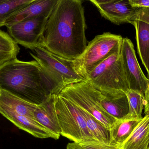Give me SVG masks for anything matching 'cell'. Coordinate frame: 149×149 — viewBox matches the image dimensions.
<instances>
[{
	"mask_svg": "<svg viewBox=\"0 0 149 149\" xmlns=\"http://www.w3.org/2000/svg\"><path fill=\"white\" fill-rule=\"evenodd\" d=\"M86 28L81 1L58 0L48 18L39 45L60 57L74 60L87 45Z\"/></svg>",
	"mask_w": 149,
	"mask_h": 149,
	"instance_id": "cell-1",
	"label": "cell"
},
{
	"mask_svg": "<svg viewBox=\"0 0 149 149\" xmlns=\"http://www.w3.org/2000/svg\"><path fill=\"white\" fill-rule=\"evenodd\" d=\"M1 90L37 105L53 95L49 80L35 60L26 62L16 58L0 66Z\"/></svg>",
	"mask_w": 149,
	"mask_h": 149,
	"instance_id": "cell-2",
	"label": "cell"
},
{
	"mask_svg": "<svg viewBox=\"0 0 149 149\" xmlns=\"http://www.w3.org/2000/svg\"><path fill=\"white\" fill-rule=\"evenodd\" d=\"M30 52L40 65L51 84L53 95H57L71 84L86 81L75 71L74 60L67 59L48 51L41 45L34 47Z\"/></svg>",
	"mask_w": 149,
	"mask_h": 149,
	"instance_id": "cell-3",
	"label": "cell"
},
{
	"mask_svg": "<svg viewBox=\"0 0 149 149\" xmlns=\"http://www.w3.org/2000/svg\"><path fill=\"white\" fill-rule=\"evenodd\" d=\"M123 38L104 32L97 35L88 43L82 54L74 60L75 71L86 80L99 64L116 52H120Z\"/></svg>",
	"mask_w": 149,
	"mask_h": 149,
	"instance_id": "cell-4",
	"label": "cell"
},
{
	"mask_svg": "<svg viewBox=\"0 0 149 149\" xmlns=\"http://www.w3.org/2000/svg\"><path fill=\"white\" fill-rule=\"evenodd\" d=\"M58 95L89 113L109 129L118 120L103 109L101 104L102 94L88 81L71 84Z\"/></svg>",
	"mask_w": 149,
	"mask_h": 149,
	"instance_id": "cell-5",
	"label": "cell"
},
{
	"mask_svg": "<svg viewBox=\"0 0 149 149\" xmlns=\"http://www.w3.org/2000/svg\"><path fill=\"white\" fill-rule=\"evenodd\" d=\"M120 52L106 59L90 73L86 81L100 92H122L130 90L121 60Z\"/></svg>",
	"mask_w": 149,
	"mask_h": 149,
	"instance_id": "cell-6",
	"label": "cell"
},
{
	"mask_svg": "<svg viewBox=\"0 0 149 149\" xmlns=\"http://www.w3.org/2000/svg\"><path fill=\"white\" fill-rule=\"evenodd\" d=\"M56 109L61 135L78 143L96 141L88 129L86 120L78 106L58 95Z\"/></svg>",
	"mask_w": 149,
	"mask_h": 149,
	"instance_id": "cell-7",
	"label": "cell"
},
{
	"mask_svg": "<svg viewBox=\"0 0 149 149\" xmlns=\"http://www.w3.org/2000/svg\"><path fill=\"white\" fill-rule=\"evenodd\" d=\"M49 17L40 16L6 26L9 35L17 44L32 50L40 45Z\"/></svg>",
	"mask_w": 149,
	"mask_h": 149,
	"instance_id": "cell-8",
	"label": "cell"
},
{
	"mask_svg": "<svg viewBox=\"0 0 149 149\" xmlns=\"http://www.w3.org/2000/svg\"><path fill=\"white\" fill-rule=\"evenodd\" d=\"M120 55L130 89L137 91L144 95L149 85V79L141 69L134 44L127 38L123 39Z\"/></svg>",
	"mask_w": 149,
	"mask_h": 149,
	"instance_id": "cell-9",
	"label": "cell"
},
{
	"mask_svg": "<svg viewBox=\"0 0 149 149\" xmlns=\"http://www.w3.org/2000/svg\"><path fill=\"white\" fill-rule=\"evenodd\" d=\"M102 16L115 24L131 23L137 9L133 8L129 0H90Z\"/></svg>",
	"mask_w": 149,
	"mask_h": 149,
	"instance_id": "cell-10",
	"label": "cell"
},
{
	"mask_svg": "<svg viewBox=\"0 0 149 149\" xmlns=\"http://www.w3.org/2000/svg\"><path fill=\"white\" fill-rule=\"evenodd\" d=\"M57 95H51L42 103L38 105L34 111V116L36 120L58 139L61 130L56 109Z\"/></svg>",
	"mask_w": 149,
	"mask_h": 149,
	"instance_id": "cell-11",
	"label": "cell"
},
{
	"mask_svg": "<svg viewBox=\"0 0 149 149\" xmlns=\"http://www.w3.org/2000/svg\"><path fill=\"white\" fill-rule=\"evenodd\" d=\"M58 0H35L33 2L11 15L5 26L23 22L40 16H50Z\"/></svg>",
	"mask_w": 149,
	"mask_h": 149,
	"instance_id": "cell-12",
	"label": "cell"
},
{
	"mask_svg": "<svg viewBox=\"0 0 149 149\" xmlns=\"http://www.w3.org/2000/svg\"><path fill=\"white\" fill-rule=\"evenodd\" d=\"M0 114L19 129L40 139L51 138L58 140L56 136L43 127L35 119L22 116L11 112L0 109Z\"/></svg>",
	"mask_w": 149,
	"mask_h": 149,
	"instance_id": "cell-13",
	"label": "cell"
},
{
	"mask_svg": "<svg viewBox=\"0 0 149 149\" xmlns=\"http://www.w3.org/2000/svg\"><path fill=\"white\" fill-rule=\"evenodd\" d=\"M102 97L101 104L109 115L117 120L124 119L129 110L126 94L122 92H101Z\"/></svg>",
	"mask_w": 149,
	"mask_h": 149,
	"instance_id": "cell-14",
	"label": "cell"
},
{
	"mask_svg": "<svg viewBox=\"0 0 149 149\" xmlns=\"http://www.w3.org/2000/svg\"><path fill=\"white\" fill-rule=\"evenodd\" d=\"M37 106L4 90H0V109L35 119L34 113Z\"/></svg>",
	"mask_w": 149,
	"mask_h": 149,
	"instance_id": "cell-15",
	"label": "cell"
},
{
	"mask_svg": "<svg viewBox=\"0 0 149 149\" xmlns=\"http://www.w3.org/2000/svg\"><path fill=\"white\" fill-rule=\"evenodd\" d=\"M149 141V114L145 115L119 149H147Z\"/></svg>",
	"mask_w": 149,
	"mask_h": 149,
	"instance_id": "cell-16",
	"label": "cell"
},
{
	"mask_svg": "<svg viewBox=\"0 0 149 149\" xmlns=\"http://www.w3.org/2000/svg\"><path fill=\"white\" fill-rule=\"evenodd\" d=\"M141 120H118L110 128L109 145L120 148L131 135Z\"/></svg>",
	"mask_w": 149,
	"mask_h": 149,
	"instance_id": "cell-17",
	"label": "cell"
},
{
	"mask_svg": "<svg viewBox=\"0 0 149 149\" xmlns=\"http://www.w3.org/2000/svg\"><path fill=\"white\" fill-rule=\"evenodd\" d=\"M131 24L135 28L138 54L148 72L149 79V24L139 20L133 21Z\"/></svg>",
	"mask_w": 149,
	"mask_h": 149,
	"instance_id": "cell-18",
	"label": "cell"
},
{
	"mask_svg": "<svg viewBox=\"0 0 149 149\" xmlns=\"http://www.w3.org/2000/svg\"><path fill=\"white\" fill-rule=\"evenodd\" d=\"M79 108L81 113L86 120L88 129L95 140L109 145L110 129L89 113L80 108Z\"/></svg>",
	"mask_w": 149,
	"mask_h": 149,
	"instance_id": "cell-19",
	"label": "cell"
},
{
	"mask_svg": "<svg viewBox=\"0 0 149 149\" xmlns=\"http://www.w3.org/2000/svg\"><path fill=\"white\" fill-rule=\"evenodd\" d=\"M20 50L18 44L9 34L0 29V66L16 59Z\"/></svg>",
	"mask_w": 149,
	"mask_h": 149,
	"instance_id": "cell-20",
	"label": "cell"
},
{
	"mask_svg": "<svg viewBox=\"0 0 149 149\" xmlns=\"http://www.w3.org/2000/svg\"><path fill=\"white\" fill-rule=\"evenodd\" d=\"M126 95L128 100L129 110L124 119L141 120L143 117L142 115L144 108V94L130 89L126 93Z\"/></svg>",
	"mask_w": 149,
	"mask_h": 149,
	"instance_id": "cell-21",
	"label": "cell"
},
{
	"mask_svg": "<svg viewBox=\"0 0 149 149\" xmlns=\"http://www.w3.org/2000/svg\"><path fill=\"white\" fill-rule=\"evenodd\" d=\"M35 0H0V27L5 26L7 19Z\"/></svg>",
	"mask_w": 149,
	"mask_h": 149,
	"instance_id": "cell-22",
	"label": "cell"
},
{
	"mask_svg": "<svg viewBox=\"0 0 149 149\" xmlns=\"http://www.w3.org/2000/svg\"><path fill=\"white\" fill-rule=\"evenodd\" d=\"M85 149H119V148L104 144L97 141H88L79 143Z\"/></svg>",
	"mask_w": 149,
	"mask_h": 149,
	"instance_id": "cell-23",
	"label": "cell"
},
{
	"mask_svg": "<svg viewBox=\"0 0 149 149\" xmlns=\"http://www.w3.org/2000/svg\"><path fill=\"white\" fill-rule=\"evenodd\" d=\"M136 20L142 21L149 24V8L137 9L131 22Z\"/></svg>",
	"mask_w": 149,
	"mask_h": 149,
	"instance_id": "cell-24",
	"label": "cell"
},
{
	"mask_svg": "<svg viewBox=\"0 0 149 149\" xmlns=\"http://www.w3.org/2000/svg\"><path fill=\"white\" fill-rule=\"evenodd\" d=\"M132 7L136 8H149V0H129Z\"/></svg>",
	"mask_w": 149,
	"mask_h": 149,
	"instance_id": "cell-25",
	"label": "cell"
},
{
	"mask_svg": "<svg viewBox=\"0 0 149 149\" xmlns=\"http://www.w3.org/2000/svg\"><path fill=\"white\" fill-rule=\"evenodd\" d=\"M144 114H149V84L148 88L144 94Z\"/></svg>",
	"mask_w": 149,
	"mask_h": 149,
	"instance_id": "cell-26",
	"label": "cell"
},
{
	"mask_svg": "<svg viewBox=\"0 0 149 149\" xmlns=\"http://www.w3.org/2000/svg\"><path fill=\"white\" fill-rule=\"evenodd\" d=\"M66 149H85L80 146L79 143L73 142L67 144Z\"/></svg>",
	"mask_w": 149,
	"mask_h": 149,
	"instance_id": "cell-27",
	"label": "cell"
},
{
	"mask_svg": "<svg viewBox=\"0 0 149 149\" xmlns=\"http://www.w3.org/2000/svg\"><path fill=\"white\" fill-rule=\"evenodd\" d=\"M149 149V141L148 145V149Z\"/></svg>",
	"mask_w": 149,
	"mask_h": 149,
	"instance_id": "cell-28",
	"label": "cell"
}]
</instances>
